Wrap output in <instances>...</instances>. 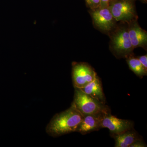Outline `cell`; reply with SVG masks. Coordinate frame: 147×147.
Segmentation results:
<instances>
[{"label":"cell","mask_w":147,"mask_h":147,"mask_svg":"<svg viewBox=\"0 0 147 147\" xmlns=\"http://www.w3.org/2000/svg\"><path fill=\"white\" fill-rule=\"evenodd\" d=\"M83 117L71 104L68 109L54 116L46 126V133L51 137H57L76 132Z\"/></svg>","instance_id":"1"},{"label":"cell","mask_w":147,"mask_h":147,"mask_svg":"<svg viewBox=\"0 0 147 147\" xmlns=\"http://www.w3.org/2000/svg\"><path fill=\"white\" fill-rule=\"evenodd\" d=\"M73 101L71 104L83 117L89 115H104L111 113L110 108L86 94L78 88H74Z\"/></svg>","instance_id":"2"},{"label":"cell","mask_w":147,"mask_h":147,"mask_svg":"<svg viewBox=\"0 0 147 147\" xmlns=\"http://www.w3.org/2000/svg\"><path fill=\"white\" fill-rule=\"evenodd\" d=\"M110 34V50L116 57L126 58L132 55L134 48L129 38L127 26L115 28Z\"/></svg>","instance_id":"3"},{"label":"cell","mask_w":147,"mask_h":147,"mask_svg":"<svg viewBox=\"0 0 147 147\" xmlns=\"http://www.w3.org/2000/svg\"><path fill=\"white\" fill-rule=\"evenodd\" d=\"M135 0H113L109 8L116 21L128 24L137 19Z\"/></svg>","instance_id":"4"},{"label":"cell","mask_w":147,"mask_h":147,"mask_svg":"<svg viewBox=\"0 0 147 147\" xmlns=\"http://www.w3.org/2000/svg\"><path fill=\"white\" fill-rule=\"evenodd\" d=\"M97 75L94 69L86 63H72V79L74 88H84L92 81Z\"/></svg>","instance_id":"5"},{"label":"cell","mask_w":147,"mask_h":147,"mask_svg":"<svg viewBox=\"0 0 147 147\" xmlns=\"http://www.w3.org/2000/svg\"><path fill=\"white\" fill-rule=\"evenodd\" d=\"M90 13L95 26L103 32L110 33L116 28V21L109 7L90 9Z\"/></svg>","instance_id":"6"},{"label":"cell","mask_w":147,"mask_h":147,"mask_svg":"<svg viewBox=\"0 0 147 147\" xmlns=\"http://www.w3.org/2000/svg\"><path fill=\"white\" fill-rule=\"evenodd\" d=\"M134 123L131 121L119 119L111 113L105 114L101 121V127L109 129L111 136L122 133L133 128Z\"/></svg>","instance_id":"7"},{"label":"cell","mask_w":147,"mask_h":147,"mask_svg":"<svg viewBox=\"0 0 147 147\" xmlns=\"http://www.w3.org/2000/svg\"><path fill=\"white\" fill-rule=\"evenodd\" d=\"M127 24V30L133 48L143 47L146 49L147 45V32L140 26L137 19Z\"/></svg>","instance_id":"8"},{"label":"cell","mask_w":147,"mask_h":147,"mask_svg":"<svg viewBox=\"0 0 147 147\" xmlns=\"http://www.w3.org/2000/svg\"><path fill=\"white\" fill-rule=\"evenodd\" d=\"M103 115H89L84 116L76 132H79L82 135H85L102 128L101 121Z\"/></svg>","instance_id":"9"},{"label":"cell","mask_w":147,"mask_h":147,"mask_svg":"<svg viewBox=\"0 0 147 147\" xmlns=\"http://www.w3.org/2000/svg\"><path fill=\"white\" fill-rule=\"evenodd\" d=\"M79 89L99 102L103 104L106 103V98L102 89V83L97 75L86 86Z\"/></svg>","instance_id":"10"},{"label":"cell","mask_w":147,"mask_h":147,"mask_svg":"<svg viewBox=\"0 0 147 147\" xmlns=\"http://www.w3.org/2000/svg\"><path fill=\"white\" fill-rule=\"evenodd\" d=\"M112 136L115 139V147H129L134 142L141 139L134 128Z\"/></svg>","instance_id":"11"},{"label":"cell","mask_w":147,"mask_h":147,"mask_svg":"<svg viewBox=\"0 0 147 147\" xmlns=\"http://www.w3.org/2000/svg\"><path fill=\"white\" fill-rule=\"evenodd\" d=\"M126 61L129 69L140 78L147 76V70L142 65L137 57L131 55L126 58Z\"/></svg>","instance_id":"12"},{"label":"cell","mask_w":147,"mask_h":147,"mask_svg":"<svg viewBox=\"0 0 147 147\" xmlns=\"http://www.w3.org/2000/svg\"><path fill=\"white\" fill-rule=\"evenodd\" d=\"M86 4L90 9H94L100 7V0H85Z\"/></svg>","instance_id":"13"},{"label":"cell","mask_w":147,"mask_h":147,"mask_svg":"<svg viewBox=\"0 0 147 147\" xmlns=\"http://www.w3.org/2000/svg\"><path fill=\"white\" fill-rule=\"evenodd\" d=\"M147 145L142 139H138L130 145L129 147H146Z\"/></svg>","instance_id":"14"},{"label":"cell","mask_w":147,"mask_h":147,"mask_svg":"<svg viewBox=\"0 0 147 147\" xmlns=\"http://www.w3.org/2000/svg\"><path fill=\"white\" fill-rule=\"evenodd\" d=\"M140 61L142 65L144 67L145 69L147 70V55L140 56L137 57Z\"/></svg>","instance_id":"15"},{"label":"cell","mask_w":147,"mask_h":147,"mask_svg":"<svg viewBox=\"0 0 147 147\" xmlns=\"http://www.w3.org/2000/svg\"><path fill=\"white\" fill-rule=\"evenodd\" d=\"M100 7H109L111 0H100Z\"/></svg>","instance_id":"16"},{"label":"cell","mask_w":147,"mask_h":147,"mask_svg":"<svg viewBox=\"0 0 147 147\" xmlns=\"http://www.w3.org/2000/svg\"><path fill=\"white\" fill-rule=\"evenodd\" d=\"M141 1L144 3H146L147 2V0H141Z\"/></svg>","instance_id":"17"},{"label":"cell","mask_w":147,"mask_h":147,"mask_svg":"<svg viewBox=\"0 0 147 147\" xmlns=\"http://www.w3.org/2000/svg\"><path fill=\"white\" fill-rule=\"evenodd\" d=\"M113 1V0H111V1Z\"/></svg>","instance_id":"18"}]
</instances>
